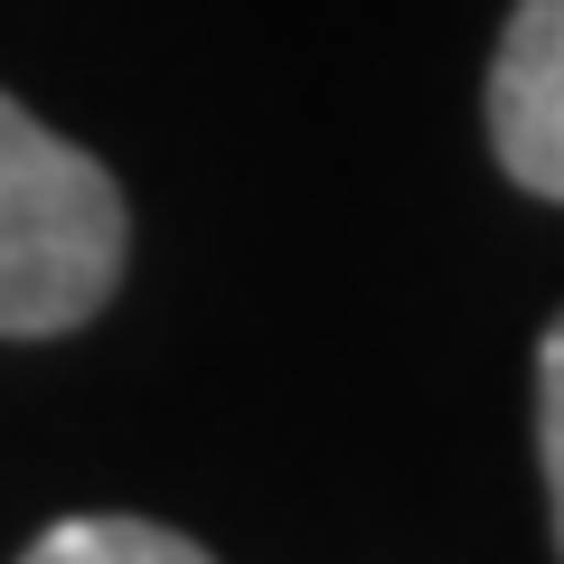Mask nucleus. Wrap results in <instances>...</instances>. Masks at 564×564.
<instances>
[{
  "label": "nucleus",
  "mask_w": 564,
  "mask_h": 564,
  "mask_svg": "<svg viewBox=\"0 0 564 564\" xmlns=\"http://www.w3.org/2000/svg\"><path fill=\"white\" fill-rule=\"evenodd\" d=\"M132 217L95 151L0 95V339H66L122 282Z\"/></svg>",
  "instance_id": "obj_1"
},
{
  "label": "nucleus",
  "mask_w": 564,
  "mask_h": 564,
  "mask_svg": "<svg viewBox=\"0 0 564 564\" xmlns=\"http://www.w3.org/2000/svg\"><path fill=\"white\" fill-rule=\"evenodd\" d=\"M489 151L527 198L564 207V0H518L489 57Z\"/></svg>",
  "instance_id": "obj_2"
},
{
  "label": "nucleus",
  "mask_w": 564,
  "mask_h": 564,
  "mask_svg": "<svg viewBox=\"0 0 564 564\" xmlns=\"http://www.w3.org/2000/svg\"><path fill=\"white\" fill-rule=\"evenodd\" d=\"M20 564H217V555L161 518H57Z\"/></svg>",
  "instance_id": "obj_3"
},
{
  "label": "nucleus",
  "mask_w": 564,
  "mask_h": 564,
  "mask_svg": "<svg viewBox=\"0 0 564 564\" xmlns=\"http://www.w3.org/2000/svg\"><path fill=\"white\" fill-rule=\"evenodd\" d=\"M536 462H545V518H555V555H564V311L536 339Z\"/></svg>",
  "instance_id": "obj_4"
}]
</instances>
